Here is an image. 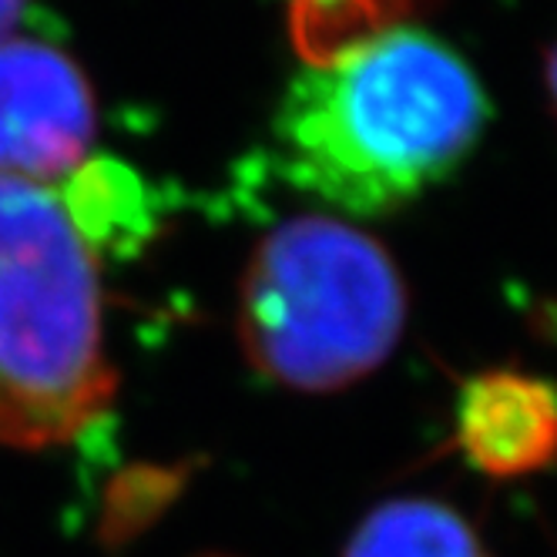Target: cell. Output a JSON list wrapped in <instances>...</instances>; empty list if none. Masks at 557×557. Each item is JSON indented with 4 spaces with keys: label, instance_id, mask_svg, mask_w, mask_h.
<instances>
[{
    "label": "cell",
    "instance_id": "obj_9",
    "mask_svg": "<svg viewBox=\"0 0 557 557\" xmlns=\"http://www.w3.org/2000/svg\"><path fill=\"white\" fill-rule=\"evenodd\" d=\"M24 8H27V0H0V41H4L8 30L17 24Z\"/></svg>",
    "mask_w": 557,
    "mask_h": 557
},
{
    "label": "cell",
    "instance_id": "obj_4",
    "mask_svg": "<svg viewBox=\"0 0 557 557\" xmlns=\"http://www.w3.org/2000/svg\"><path fill=\"white\" fill-rule=\"evenodd\" d=\"M98 132L95 95L61 48L0 41V175L61 182L85 165Z\"/></svg>",
    "mask_w": 557,
    "mask_h": 557
},
{
    "label": "cell",
    "instance_id": "obj_6",
    "mask_svg": "<svg viewBox=\"0 0 557 557\" xmlns=\"http://www.w3.org/2000/svg\"><path fill=\"white\" fill-rule=\"evenodd\" d=\"M343 557H491L463 517L423 497L380 504L346 544Z\"/></svg>",
    "mask_w": 557,
    "mask_h": 557
},
{
    "label": "cell",
    "instance_id": "obj_5",
    "mask_svg": "<svg viewBox=\"0 0 557 557\" xmlns=\"http://www.w3.org/2000/svg\"><path fill=\"white\" fill-rule=\"evenodd\" d=\"M457 444L487 476H528L557 460V389L547 380L491 370L457 400Z\"/></svg>",
    "mask_w": 557,
    "mask_h": 557
},
{
    "label": "cell",
    "instance_id": "obj_8",
    "mask_svg": "<svg viewBox=\"0 0 557 557\" xmlns=\"http://www.w3.org/2000/svg\"><path fill=\"white\" fill-rule=\"evenodd\" d=\"M544 85H547V101H550V111L557 117V41L550 45L547 51V61H544Z\"/></svg>",
    "mask_w": 557,
    "mask_h": 557
},
{
    "label": "cell",
    "instance_id": "obj_2",
    "mask_svg": "<svg viewBox=\"0 0 557 557\" xmlns=\"http://www.w3.org/2000/svg\"><path fill=\"white\" fill-rule=\"evenodd\" d=\"M111 400L98 249L61 185L0 175V444H67Z\"/></svg>",
    "mask_w": 557,
    "mask_h": 557
},
{
    "label": "cell",
    "instance_id": "obj_1",
    "mask_svg": "<svg viewBox=\"0 0 557 557\" xmlns=\"http://www.w3.org/2000/svg\"><path fill=\"white\" fill-rule=\"evenodd\" d=\"M491 117L473 67L417 27L306 64L278 101V165L343 215L376 219L450 178Z\"/></svg>",
    "mask_w": 557,
    "mask_h": 557
},
{
    "label": "cell",
    "instance_id": "obj_3",
    "mask_svg": "<svg viewBox=\"0 0 557 557\" xmlns=\"http://www.w3.org/2000/svg\"><path fill=\"white\" fill-rule=\"evenodd\" d=\"M407 283L383 243L336 215H299L256 246L238 343L272 383L333 393L370 376L407 326Z\"/></svg>",
    "mask_w": 557,
    "mask_h": 557
},
{
    "label": "cell",
    "instance_id": "obj_7",
    "mask_svg": "<svg viewBox=\"0 0 557 557\" xmlns=\"http://www.w3.org/2000/svg\"><path fill=\"white\" fill-rule=\"evenodd\" d=\"M423 0H293V41L306 64H323L352 45L407 27Z\"/></svg>",
    "mask_w": 557,
    "mask_h": 557
}]
</instances>
